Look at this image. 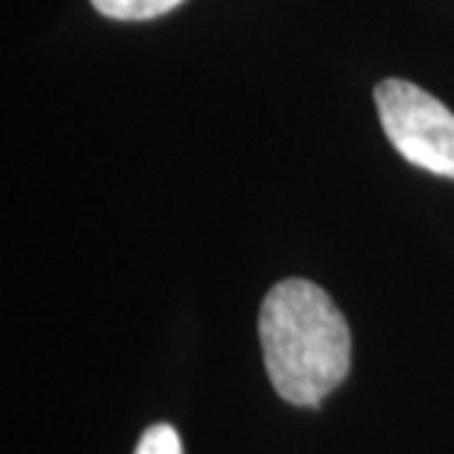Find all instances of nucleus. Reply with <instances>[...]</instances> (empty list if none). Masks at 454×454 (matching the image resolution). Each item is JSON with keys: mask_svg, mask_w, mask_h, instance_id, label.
<instances>
[{"mask_svg": "<svg viewBox=\"0 0 454 454\" xmlns=\"http://www.w3.org/2000/svg\"><path fill=\"white\" fill-rule=\"evenodd\" d=\"M375 106L389 145L407 162L454 180V113L431 92L389 77L375 86Z\"/></svg>", "mask_w": 454, "mask_h": 454, "instance_id": "f03ea898", "label": "nucleus"}, {"mask_svg": "<svg viewBox=\"0 0 454 454\" xmlns=\"http://www.w3.org/2000/svg\"><path fill=\"white\" fill-rule=\"evenodd\" d=\"M136 454H184V442H180L177 431L171 425H151L142 434Z\"/></svg>", "mask_w": 454, "mask_h": 454, "instance_id": "20e7f679", "label": "nucleus"}, {"mask_svg": "<svg viewBox=\"0 0 454 454\" xmlns=\"http://www.w3.org/2000/svg\"><path fill=\"white\" fill-rule=\"evenodd\" d=\"M260 342L271 387L289 404L316 407L351 369L348 322L313 280L289 278L260 307Z\"/></svg>", "mask_w": 454, "mask_h": 454, "instance_id": "f257e3e1", "label": "nucleus"}, {"mask_svg": "<svg viewBox=\"0 0 454 454\" xmlns=\"http://www.w3.org/2000/svg\"><path fill=\"white\" fill-rule=\"evenodd\" d=\"M184 0H92V6L113 21H148L180 6Z\"/></svg>", "mask_w": 454, "mask_h": 454, "instance_id": "7ed1b4c3", "label": "nucleus"}]
</instances>
